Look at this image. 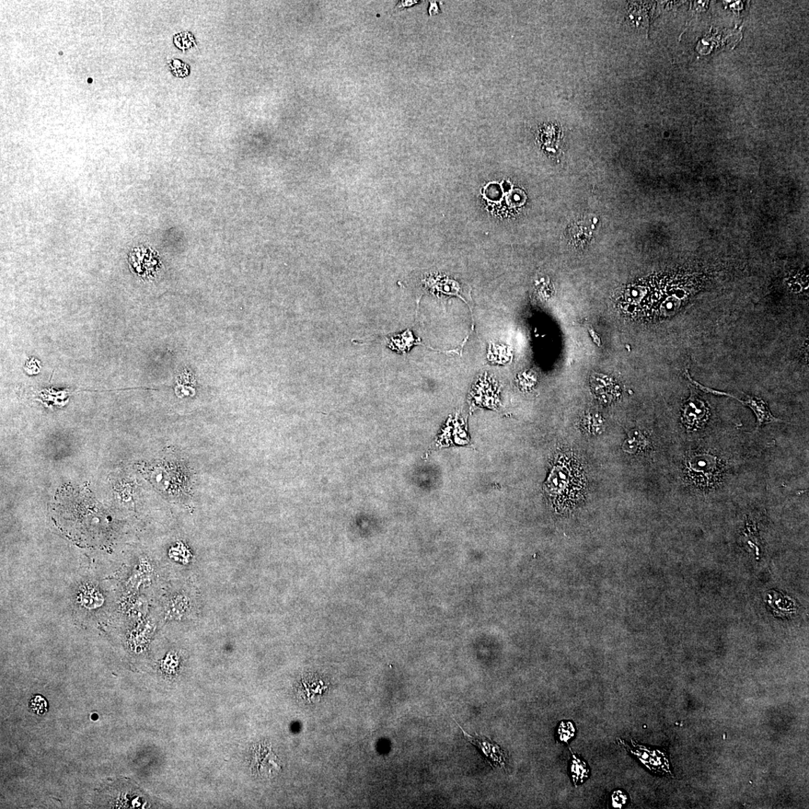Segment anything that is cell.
<instances>
[{
	"mask_svg": "<svg viewBox=\"0 0 809 809\" xmlns=\"http://www.w3.org/2000/svg\"><path fill=\"white\" fill-rule=\"evenodd\" d=\"M585 488L582 468L575 460L566 457L554 465L546 484L550 500L561 510L571 508L582 499Z\"/></svg>",
	"mask_w": 809,
	"mask_h": 809,
	"instance_id": "1",
	"label": "cell"
},
{
	"mask_svg": "<svg viewBox=\"0 0 809 809\" xmlns=\"http://www.w3.org/2000/svg\"><path fill=\"white\" fill-rule=\"evenodd\" d=\"M618 743L632 756L637 757L642 764L651 772L664 776H673L670 770L669 760L663 750L652 749L631 741V744L618 739Z\"/></svg>",
	"mask_w": 809,
	"mask_h": 809,
	"instance_id": "2",
	"label": "cell"
},
{
	"mask_svg": "<svg viewBox=\"0 0 809 809\" xmlns=\"http://www.w3.org/2000/svg\"><path fill=\"white\" fill-rule=\"evenodd\" d=\"M75 606L86 613H94L105 606L106 595L100 585L91 580L81 582L74 594Z\"/></svg>",
	"mask_w": 809,
	"mask_h": 809,
	"instance_id": "3",
	"label": "cell"
},
{
	"mask_svg": "<svg viewBox=\"0 0 809 809\" xmlns=\"http://www.w3.org/2000/svg\"><path fill=\"white\" fill-rule=\"evenodd\" d=\"M456 723L459 727L461 731L464 732V737L468 742L472 745H475L481 751V753L485 758L490 762L492 767H504L506 765L507 756L504 750L492 739L476 735L475 737L467 734L457 722Z\"/></svg>",
	"mask_w": 809,
	"mask_h": 809,
	"instance_id": "4",
	"label": "cell"
},
{
	"mask_svg": "<svg viewBox=\"0 0 809 809\" xmlns=\"http://www.w3.org/2000/svg\"><path fill=\"white\" fill-rule=\"evenodd\" d=\"M193 608L192 599L184 592L171 594L165 599L164 616L167 620H179L189 617Z\"/></svg>",
	"mask_w": 809,
	"mask_h": 809,
	"instance_id": "5",
	"label": "cell"
},
{
	"mask_svg": "<svg viewBox=\"0 0 809 809\" xmlns=\"http://www.w3.org/2000/svg\"><path fill=\"white\" fill-rule=\"evenodd\" d=\"M721 395L735 399L743 404L744 406L748 407L749 409L753 411L757 418L756 431H758V430L763 426L777 423H787L779 419L774 417L771 411L770 410L767 403L761 398L757 397H751L746 395V400H741L734 395L728 394V393L724 391H722Z\"/></svg>",
	"mask_w": 809,
	"mask_h": 809,
	"instance_id": "6",
	"label": "cell"
},
{
	"mask_svg": "<svg viewBox=\"0 0 809 809\" xmlns=\"http://www.w3.org/2000/svg\"><path fill=\"white\" fill-rule=\"evenodd\" d=\"M708 409L704 402L697 396L694 388H691V397L685 404L684 421L691 428L699 426L704 422Z\"/></svg>",
	"mask_w": 809,
	"mask_h": 809,
	"instance_id": "7",
	"label": "cell"
},
{
	"mask_svg": "<svg viewBox=\"0 0 809 809\" xmlns=\"http://www.w3.org/2000/svg\"><path fill=\"white\" fill-rule=\"evenodd\" d=\"M589 772H590V770H589L586 763L581 758L573 755L571 765V775L575 786L583 783L584 781L587 779Z\"/></svg>",
	"mask_w": 809,
	"mask_h": 809,
	"instance_id": "8",
	"label": "cell"
},
{
	"mask_svg": "<svg viewBox=\"0 0 809 809\" xmlns=\"http://www.w3.org/2000/svg\"><path fill=\"white\" fill-rule=\"evenodd\" d=\"M575 730L573 722L570 721H563L558 727L557 737L559 741L568 744L571 739L575 736Z\"/></svg>",
	"mask_w": 809,
	"mask_h": 809,
	"instance_id": "9",
	"label": "cell"
},
{
	"mask_svg": "<svg viewBox=\"0 0 809 809\" xmlns=\"http://www.w3.org/2000/svg\"><path fill=\"white\" fill-rule=\"evenodd\" d=\"M30 707L34 713L42 715L47 711L48 703L43 697L37 696L31 699Z\"/></svg>",
	"mask_w": 809,
	"mask_h": 809,
	"instance_id": "10",
	"label": "cell"
},
{
	"mask_svg": "<svg viewBox=\"0 0 809 809\" xmlns=\"http://www.w3.org/2000/svg\"><path fill=\"white\" fill-rule=\"evenodd\" d=\"M628 802V795L622 791L618 790L611 794V805L614 808H621Z\"/></svg>",
	"mask_w": 809,
	"mask_h": 809,
	"instance_id": "11",
	"label": "cell"
},
{
	"mask_svg": "<svg viewBox=\"0 0 809 809\" xmlns=\"http://www.w3.org/2000/svg\"><path fill=\"white\" fill-rule=\"evenodd\" d=\"M419 3V1H413V0H411V1H409V0H402V1L399 2L396 8L404 9L406 8L412 7L416 4H418Z\"/></svg>",
	"mask_w": 809,
	"mask_h": 809,
	"instance_id": "12",
	"label": "cell"
},
{
	"mask_svg": "<svg viewBox=\"0 0 809 809\" xmlns=\"http://www.w3.org/2000/svg\"><path fill=\"white\" fill-rule=\"evenodd\" d=\"M428 11H429V14L431 16H434V15H436L441 13L440 8H439L438 4L437 2H431L430 3Z\"/></svg>",
	"mask_w": 809,
	"mask_h": 809,
	"instance_id": "13",
	"label": "cell"
}]
</instances>
